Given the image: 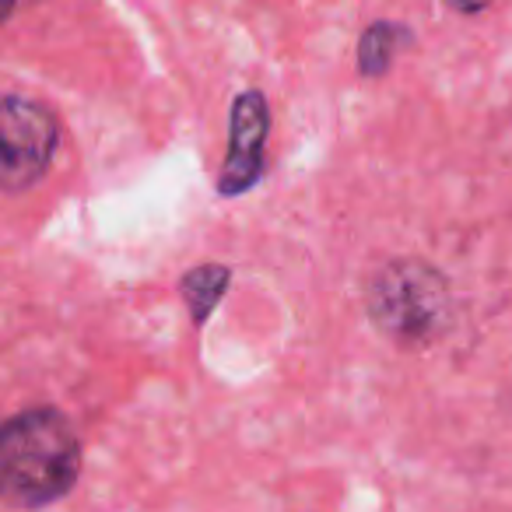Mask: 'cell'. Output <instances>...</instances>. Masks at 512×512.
<instances>
[{"label":"cell","instance_id":"cell-1","mask_svg":"<svg viewBox=\"0 0 512 512\" xmlns=\"http://www.w3.org/2000/svg\"><path fill=\"white\" fill-rule=\"evenodd\" d=\"M81 474V439L53 407L0 421V502L43 509L64 498Z\"/></svg>","mask_w":512,"mask_h":512},{"label":"cell","instance_id":"cell-2","mask_svg":"<svg viewBox=\"0 0 512 512\" xmlns=\"http://www.w3.org/2000/svg\"><path fill=\"white\" fill-rule=\"evenodd\" d=\"M372 323L400 344H425L449 320L446 278L418 260L383 264L369 281Z\"/></svg>","mask_w":512,"mask_h":512},{"label":"cell","instance_id":"cell-3","mask_svg":"<svg viewBox=\"0 0 512 512\" xmlns=\"http://www.w3.org/2000/svg\"><path fill=\"white\" fill-rule=\"evenodd\" d=\"M57 120L22 95H0V190H29L57 155Z\"/></svg>","mask_w":512,"mask_h":512},{"label":"cell","instance_id":"cell-4","mask_svg":"<svg viewBox=\"0 0 512 512\" xmlns=\"http://www.w3.org/2000/svg\"><path fill=\"white\" fill-rule=\"evenodd\" d=\"M271 130V109L260 92H242L232 102V123H228V155L221 165L218 190L225 197L253 190L256 179L264 176V144Z\"/></svg>","mask_w":512,"mask_h":512},{"label":"cell","instance_id":"cell-5","mask_svg":"<svg viewBox=\"0 0 512 512\" xmlns=\"http://www.w3.org/2000/svg\"><path fill=\"white\" fill-rule=\"evenodd\" d=\"M225 288H228V267H221V264H204L179 281V295L186 299V306H190L197 323H204L207 316H211V309L218 306Z\"/></svg>","mask_w":512,"mask_h":512},{"label":"cell","instance_id":"cell-6","mask_svg":"<svg viewBox=\"0 0 512 512\" xmlns=\"http://www.w3.org/2000/svg\"><path fill=\"white\" fill-rule=\"evenodd\" d=\"M407 43V29L400 25H390V22H379L372 25L369 32L362 36V46H358V60H362V74H383L386 67L393 64L397 50Z\"/></svg>","mask_w":512,"mask_h":512},{"label":"cell","instance_id":"cell-7","mask_svg":"<svg viewBox=\"0 0 512 512\" xmlns=\"http://www.w3.org/2000/svg\"><path fill=\"white\" fill-rule=\"evenodd\" d=\"M449 8L463 11V15H474V11H484L491 4V0H446Z\"/></svg>","mask_w":512,"mask_h":512},{"label":"cell","instance_id":"cell-8","mask_svg":"<svg viewBox=\"0 0 512 512\" xmlns=\"http://www.w3.org/2000/svg\"><path fill=\"white\" fill-rule=\"evenodd\" d=\"M15 4H18V0H0V22H4L11 11H15Z\"/></svg>","mask_w":512,"mask_h":512}]
</instances>
